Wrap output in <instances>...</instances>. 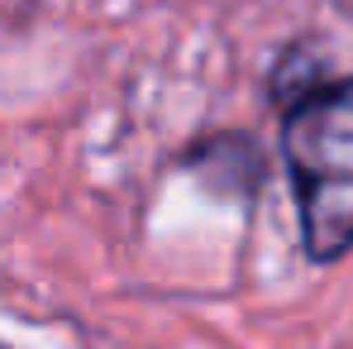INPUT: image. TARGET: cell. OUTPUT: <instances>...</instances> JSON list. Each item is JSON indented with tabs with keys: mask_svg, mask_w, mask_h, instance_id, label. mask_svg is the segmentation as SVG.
Segmentation results:
<instances>
[{
	"mask_svg": "<svg viewBox=\"0 0 353 349\" xmlns=\"http://www.w3.org/2000/svg\"><path fill=\"white\" fill-rule=\"evenodd\" d=\"M282 158L310 263L353 249V77L315 82L282 115Z\"/></svg>",
	"mask_w": 353,
	"mask_h": 349,
	"instance_id": "obj_1",
	"label": "cell"
},
{
	"mask_svg": "<svg viewBox=\"0 0 353 349\" xmlns=\"http://www.w3.org/2000/svg\"><path fill=\"white\" fill-rule=\"evenodd\" d=\"M0 349H5V345H0Z\"/></svg>",
	"mask_w": 353,
	"mask_h": 349,
	"instance_id": "obj_2",
	"label": "cell"
}]
</instances>
